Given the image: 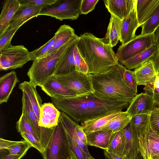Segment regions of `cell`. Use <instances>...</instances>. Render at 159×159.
Returning a JSON list of instances; mask_svg holds the SVG:
<instances>
[{
    "label": "cell",
    "instance_id": "6da1fadb",
    "mask_svg": "<svg viewBox=\"0 0 159 159\" xmlns=\"http://www.w3.org/2000/svg\"><path fill=\"white\" fill-rule=\"evenodd\" d=\"M52 103L75 122H82L116 111H122L129 104L103 99L94 93L71 97L51 98Z\"/></svg>",
    "mask_w": 159,
    "mask_h": 159
},
{
    "label": "cell",
    "instance_id": "7a4b0ae2",
    "mask_svg": "<svg viewBox=\"0 0 159 159\" xmlns=\"http://www.w3.org/2000/svg\"><path fill=\"white\" fill-rule=\"evenodd\" d=\"M88 67V74L107 71L119 63L112 48L91 33L81 34L76 43Z\"/></svg>",
    "mask_w": 159,
    "mask_h": 159
},
{
    "label": "cell",
    "instance_id": "3957f363",
    "mask_svg": "<svg viewBox=\"0 0 159 159\" xmlns=\"http://www.w3.org/2000/svg\"><path fill=\"white\" fill-rule=\"evenodd\" d=\"M124 67L119 62L107 71L91 74L94 94L103 99L130 102L137 93L123 78Z\"/></svg>",
    "mask_w": 159,
    "mask_h": 159
},
{
    "label": "cell",
    "instance_id": "277c9868",
    "mask_svg": "<svg viewBox=\"0 0 159 159\" xmlns=\"http://www.w3.org/2000/svg\"><path fill=\"white\" fill-rule=\"evenodd\" d=\"M79 36L76 34L66 44L56 51L42 58L33 61L27 75L30 81L36 86L41 87L51 76L54 75L57 65L67 49Z\"/></svg>",
    "mask_w": 159,
    "mask_h": 159
},
{
    "label": "cell",
    "instance_id": "5b68a950",
    "mask_svg": "<svg viewBox=\"0 0 159 159\" xmlns=\"http://www.w3.org/2000/svg\"><path fill=\"white\" fill-rule=\"evenodd\" d=\"M42 155L43 159H71L72 157L67 134L60 117Z\"/></svg>",
    "mask_w": 159,
    "mask_h": 159
},
{
    "label": "cell",
    "instance_id": "8992f818",
    "mask_svg": "<svg viewBox=\"0 0 159 159\" xmlns=\"http://www.w3.org/2000/svg\"><path fill=\"white\" fill-rule=\"evenodd\" d=\"M82 0H57L54 4L43 9L39 15H45L62 21L77 19L80 13Z\"/></svg>",
    "mask_w": 159,
    "mask_h": 159
},
{
    "label": "cell",
    "instance_id": "52a82bcc",
    "mask_svg": "<svg viewBox=\"0 0 159 159\" xmlns=\"http://www.w3.org/2000/svg\"><path fill=\"white\" fill-rule=\"evenodd\" d=\"M0 53L1 70L20 68L30 61V52L23 45H11L0 51Z\"/></svg>",
    "mask_w": 159,
    "mask_h": 159
},
{
    "label": "cell",
    "instance_id": "ba28073f",
    "mask_svg": "<svg viewBox=\"0 0 159 159\" xmlns=\"http://www.w3.org/2000/svg\"><path fill=\"white\" fill-rule=\"evenodd\" d=\"M155 44V33L136 35L128 43L119 46L116 53L118 62L121 64Z\"/></svg>",
    "mask_w": 159,
    "mask_h": 159
},
{
    "label": "cell",
    "instance_id": "9c48e42d",
    "mask_svg": "<svg viewBox=\"0 0 159 159\" xmlns=\"http://www.w3.org/2000/svg\"><path fill=\"white\" fill-rule=\"evenodd\" d=\"M55 76L59 82L74 91L77 96L94 93L91 74L74 70L68 74Z\"/></svg>",
    "mask_w": 159,
    "mask_h": 159
},
{
    "label": "cell",
    "instance_id": "30bf717a",
    "mask_svg": "<svg viewBox=\"0 0 159 159\" xmlns=\"http://www.w3.org/2000/svg\"><path fill=\"white\" fill-rule=\"evenodd\" d=\"M139 150L143 159H159V135L152 128L149 118L138 137Z\"/></svg>",
    "mask_w": 159,
    "mask_h": 159
},
{
    "label": "cell",
    "instance_id": "8fae6325",
    "mask_svg": "<svg viewBox=\"0 0 159 159\" xmlns=\"http://www.w3.org/2000/svg\"><path fill=\"white\" fill-rule=\"evenodd\" d=\"M22 102V107L25 111L29 121L45 149L49 142L54 128L48 129L39 125L38 118L32 109L27 96L24 92H23Z\"/></svg>",
    "mask_w": 159,
    "mask_h": 159
},
{
    "label": "cell",
    "instance_id": "7c38bea8",
    "mask_svg": "<svg viewBox=\"0 0 159 159\" xmlns=\"http://www.w3.org/2000/svg\"><path fill=\"white\" fill-rule=\"evenodd\" d=\"M152 96L145 92L136 94L129 103L126 111L131 118L138 114L150 115L155 107Z\"/></svg>",
    "mask_w": 159,
    "mask_h": 159
},
{
    "label": "cell",
    "instance_id": "4fadbf2b",
    "mask_svg": "<svg viewBox=\"0 0 159 159\" xmlns=\"http://www.w3.org/2000/svg\"><path fill=\"white\" fill-rule=\"evenodd\" d=\"M122 131L125 138L123 157L128 159H143L139 150L138 135L131 121Z\"/></svg>",
    "mask_w": 159,
    "mask_h": 159
},
{
    "label": "cell",
    "instance_id": "5bb4252c",
    "mask_svg": "<svg viewBox=\"0 0 159 159\" xmlns=\"http://www.w3.org/2000/svg\"><path fill=\"white\" fill-rule=\"evenodd\" d=\"M41 88L47 95L51 98H67L77 96L74 91L59 82L54 75L48 78Z\"/></svg>",
    "mask_w": 159,
    "mask_h": 159
},
{
    "label": "cell",
    "instance_id": "9a60e30c",
    "mask_svg": "<svg viewBox=\"0 0 159 159\" xmlns=\"http://www.w3.org/2000/svg\"><path fill=\"white\" fill-rule=\"evenodd\" d=\"M43 8L42 6L20 5L7 28H19L29 20L39 16Z\"/></svg>",
    "mask_w": 159,
    "mask_h": 159
},
{
    "label": "cell",
    "instance_id": "2e32d148",
    "mask_svg": "<svg viewBox=\"0 0 159 159\" xmlns=\"http://www.w3.org/2000/svg\"><path fill=\"white\" fill-rule=\"evenodd\" d=\"M139 27L135 0L132 10L126 17L121 20V45L126 43L136 36L135 32Z\"/></svg>",
    "mask_w": 159,
    "mask_h": 159
},
{
    "label": "cell",
    "instance_id": "e0dca14e",
    "mask_svg": "<svg viewBox=\"0 0 159 159\" xmlns=\"http://www.w3.org/2000/svg\"><path fill=\"white\" fill-rule=\"evenodd\" d=\"M60 112L52 103L42 104L39 120V125L48 129L54 128L58 123Z\"/></svg>",
    "mask_w": 159,
    "mask_h": 159
},
{
    "label": "cell",
    "instance_id": "ac0fdd59",
    "mask_svg": "<svg viewBox=\"0 0 159 159\" xmlns=\"http://www.w3.org/2000/svg\"><path fill=\"white\" fill-rule=\"evenodd\" d=\"M135 0H104L106 7L111 14L120 20L126 17L134 7Z\"/></svg>",
    "mask_w": 159,
    "mask_h": 159
},
{
    "label": "cell",
    "instance_id": "d6986e66",
    "mask_svg": "<svg viewBox=\"0 0 159 159\" xmlns=\"http://www.w3.org/2000/svg\"><path fill=\"white\" fill-rule=\"evenodd\" d=\"M137 85L147 86L154 83L157 76L152 59L146 62L134 71Z\"/></svg>",
    "mask_w": 159,
    "mask_h": 159
},
{
    "label": "cell",
    "instance_id": "ffe728a7",
    "mask_svg": "<svg viewBox=\"0 0 159 159\" xmlns=\"http://www.w3.org/2000/svg\"><path fill=\"white\" fill-rule=\"evenodd\" d=\"M78 39L73 43L63 54L57 64L53 75L67 74L75 70L74 50Z\"/></svg>",
    "mask_w": 159,
    "mask_h": 159
},
{
    "label": "cell",
    "instance_id": "44dd1931",
    "mask_svg": "<svg viewBox=\"0 0 159 159\" xmlns=\"http://www.w3.org/2000/svg\"><path fill=\"white\" fill-rule=\"evenodd\" d=\"M121 20L111 14L107 33L103 38H100L104 43L113 48L121 40Z\"/></svg>",
    "mask_w": 159,
    "mask_h": 159
},
{
    "label": "cell",
    "instance_id": "7402d4cb",
    "mask_svg": "<svg viewBox=\"0 0 159 159\" xmlns=\"http://www.w3.org/2000/svg\"><path fill=\"white\" fill-rule=\"evenodd\" d=\"M159 5V0H136V8L139 27L151 16Z\"/></svg>",
    "mask_w": 159,
    "mask_h": 159
},
{
    "label": "cell",
    "instance_id": "603a6c76",
    "mask_svg": "<svg viewBox=\"0 0 159 159\" xmlns=\"http://www.w3.org/2000/svg\"><path fill=\"white\" fill-rule=\"evenodd\" d=\"M19 81L16 71L7 73L0 78V103L7 102L16 84Z\"/></svg>",
    "mask_w": 159,
    "mask_h": 159
},
{
    "label": "cell",
    "instance_id": "cb8c5ba5",
    "mask_svg": "<svg viewBox=\"0 0 159 159\" xmlns=\"http://www.w3.org/2000/svg\"><path fill=\"white\" fill-rule=\"evenodd\" d=\"M37 86L30 81H25L19 84V88L25 93L38 120L42 106V100L36 89Z\"/></svg>",
    "mask_w": 159,
    "mask_h": 159
},
{
    "label": "cell",
    "instance_id": "d4e9b609",
    "mask_svg": "<svg viewBox=\"0 0 159 159\" xmlns=\"http://www.w3.org/2000/svg\"><path fill=\"white\" fill-rule=\"evenodd\" d=\"M20 6L18 0L5 1L0 15V35L8 27L11 20Z\"/></svg>",
    "mask_w": 159,
    "mask_h": 159
},
{
    "label": "cell",
    "instance_id": "484cf974",
    "mask_svg": "<svg viewBox=\"0 0 159 159\" xmlns=\"http://www.w3.org/2000/svg\"><path fill=\"white\" fill-rule=\"evenodd\" d=\"M123 111H116L81 123L80 126L86 135L98 131L115 118Z\"/></svg>",
    "mask_w": 159,
    "mask_h": 159
},
{
    "label": "cell",
    "instance_id": "4316f807",
    "mask_svg": "<svg viewBox=\"0 0 159 159\" xmlns=\"http://www.w3.org/2000/svg\"><path fill=\"white\" fill-rule=\"evenodd\" d=\"M158 48L156 44L120 64L126 69H135L150 60L152 59L156 53Z\"/></svg>",
    "mask_w": 159,
    "mask_h": 159
},
{
    "label": "cell",
    "instance_id": "83f0119b",
    "mask_svg": "<svg viewBox=\"0 0 159 159\" xmlns=\"http://www.w3.org/2000/svg\"><path fill=\"white\" fill-rule=\"evenodd\" d=\"M111 130H98L86 135L87 145L107 150L115 133Z\"/></svg>",
    "mask_w": 159,
    "mask_h": 159
},
{
    "label": "cell",
    "instance_id": "f1b7e54d",
    "mask_svg": "<svg viewBox=\"0 0 159 159\" xmlns=\"http://www.w3.org/2000/svg\"><path fill=\"white\" fill-rule=\"evenodd\" d=\"M60 118L67 135L76 142L83 150L88 158H90L92 156L89 153L87 145L84 144L79 138L77 134L76 127L78 123L75 122L69 116L63 111H61Z\"/></svg>",
    "mask_w": 159,
    "mask_h": 159
},
{
    "label": "cell",
    "instance_id": "f546056e",
    "mask_svg": "<svg viewBox=\"0 0 159 159\" xmlns=\"http://www.w3.org/2000/svg\"><path fill=\"white\" fill-rule=\"evenodd\" d=\"M75 34L74 29L70 26L66 25H61L55 34V41L53 46L45 56L66 44Z\"/></svg>",
    "mask_w": 159,
    "mask_h": 159
},
{
    "label": "cell",
    "instance_id": "4dcf8cb0",
    "mask_svg": "<svg viewBox=\"0 0 159 159\" xmlns=\"http://www.w3.org/2000/svg\"><path fill=\"white\" fill-rule=\"evenodd\" d=\"M31 147L30 143L25 140L12 141L0 139V149L7 151L11 155H25Z\"/></svg>",
    "mask_w": 159,
    "mask_h": 159
},
{
    "label": "cell",
    "instance_id": "1f68e13d",
    "mask_svg": "<svg viewBox=\"0 0 159 159\" xmlns=\"http://www.w3.org/2000/svg\"><path fill=\"white\" fill-rule=\"evenodd\" d=\"M131 118L126 111H122L119 115L98 130H111L115 133L120 131L129 124Z\"/></svg>",
    "mask_w": 159,
    "mask_h": 159
},
{
    "label": "cell",
    "instance_id": "d6a6232c",
    "mask_svg": "<svg viewBox=\"0 0 159 159\" xmlns=\"http://www.w3.org/2000/svg\"><path fill=\"white\" fill-rule=\"evenodd\" d=\"M125 149V138L122 129L115 132L107 151L123 157Z\"/></svg>",
    "mask_w": 159,
    "mask_h": 159
},
{
    "label": "cell",
    "instance_id": "836d02e7",
    "mask_svg": "<svg viewBox=\"0 0 159 159\" xmlns=\"http://www.w3.org/2000/svg\"><path fill=\"white\" fill-rule=\"evenodd\" d=\"M22 110L21 115L18 121L16 122V128L17 131L20 133L25 132L31 134L40 141L34 129L30 122L25 111L23 107Z\"/></svg>",
    "mask_w": 159,
    "mask_h": 159
},
{
    "label": "cell",
    "instance_id": "e575fe53",
    "mask_svg": "<svg viewBox=\"0 0 159 159\" xmlns=\"http://www.w3.org/2000/svg\"><path fill=\"white\" fill-rule=\"evenodd\" d=\"M159 25V5L150 18L142 25L141 35L154 33Z\"/></svg>",
    "mask_w": 159,
    "mask_h": 159
},
{
    "label": "cell",
    "instance_id": "d590c367",
    "mask_svg": "<svg viewBox=\"0 0 159 159\" xmlns=\"http://www.w3.org/2000/svg\"><path fill=\"white\" fill-rule=\"evenodd\" d=\"M55 41V36L45 44L30 52V61L34 60L45 57L52 47Z\"/></svg>",
    "mask_w": 159,
    "mask_h": 159
},
{
    "label": "cell",
    "instance_id": "8d00e7d4",
    "mask_svg": "<svg viewBox=\"0 0 159 159\" xmlns=\"http://www.w3.org/2000/svg\"><path fill=\"white\" fill-rule=\"evenodd\" d=\"M149 118V115L145 114L136 115L131 118V121L137 132L138 137L147 125Z\"/></svg>",
    "mask_w": 159,
    "mask_h": 159
},
{
    "label": "cell",
    "instance_id": "74e56055",
    "mask_svg": "<svg viewBox=\"0 0 159 159\" xmlns=\"http://www.w3.org/2000/svg\"><path fill=\"white\" fill-rule=\"evenodd\" d=\"M19 29L7 28L3 33L0 35V51L11 45V40Z\"/></svg>",
    "mask_w": 159,
    "mask_h": 159
},
{
    "label": "cell",
    "instance_id": "f35d334b",
    "mask_svg": "<svg viewBox=\"0 0 159 159\" xmlns=\"http://www.w3.org/2000/svg\"><path fill=\"white\" fill-rule=\"evenodd\" d=\"M75 70L85 74L88 73V67L84 60L80 54L78 48L75 45L74 50Z\"/></svg>",
    "mask_w": 159,
    "mask_h": 159
},
{
    "label": "cell",
    "instance_id": "ab89813d",
    "mask_svg": "<svg viewBox=\"0 0 159 159\" xmlns=\"http://www.w3.org/2000/svg\"><path fill=\"white\" fill-rule=\"evenodd\" d=\"M67 135L72 157L75 159H88L83 150L76 142L68 135Z\"/></svg>",
    "mask_w": 159,
    "mask_h": 159
},
{
    "label": "cell",
    "instance_id": "60d3db41",
    "mask_svg": "<svg viewBox=\"0 0 159 159\" xmlns=\"http://www.w3.org/2000/svg\"><path fill=\"white\" fill-rule=\"evenodd\" d=\"M123 78L127 84L137 93L138 85L134 71L128 70L125 67L123 71Z\"/></svg>",
    "mask_w": 159,
    "mask_h": 159
},
{
    "label": "cell",
    "instance_id": "b9f144b4",
    "mask_svg": "<svg viewBox=\"0 0 159 159\" xmlns=\"http://www.w3.org/2000/svg\"><path fill=\"white\" fill-rule=\"evenodd\" d=\"M144 89L152 96L155 105H159V77L157 76L154 83L145 86Z\"/></svg>",
    "mask_w": 159,
    "mask_h": 159
},
{
    "label": "cell",
    "instance_id": "7bdbcfd3",
    "mask_svg": "<svg viewBox=\"0 0 159 159\" xmlns=\"http://www.w3.org/2000/svg\"><path fill=\"white\" fill-rule=\"evenodd\" d=\"M24 140L29 142L42 154L44 150V148L42 143L37 139L33 135L25 132L20 133Z\"/></svg>",
    "mask_w": 159,
    "mask_h": 159
},
{
    "label": "cell",
    "instance_id": "ee69618b",
    "mask_svg": "<svg viewBox=\"0 0 159 159\" xmlns=\"http://www.w3.org/2000/svg\"><path fill=\"white\" fill-rule=\"evenodd\" d=\"M21 5L42 6L44 8L55 3L57 0H18Z\"/></svg>",
    "mask_w": 159,
    "mask_h": 159
},
{
    "label": "cell",
    "instance_id": "f6af8a7d",
    "mask_svg": "<svg viewBox=\"0 0 159 159\" xmlns=\"http://www.w3.org/2000/svg\"><path fill=\"white\" fill-rule=\"evenodd\" d=\"M149 123L152 128L159 135V110L157 107L149 115Z\"/></svg>",
    "mask_w": 159,
    "mask_h": 159
},
{
    "label": "cell",
    "instance_id": "bcb514c9",
    "mask_svg": "<svg viewBox=\"0 0 159 159\" xmlns=\"http://www.w3.org/2000/svg\"><path fill=\"white\" fill-rule=\"evenodd\" d=\"M99 0H82L81 4L80 14L86 15L93 10Z\"/></svg>",
    "mask_w": 159,
    "mask_h": 159
},
{
    "label": "cell",
    "instance_id": "7dc6e473",
    "mask_svg": "<svg viewBox=\"0 0 159 159\" xmlns=\"http://www.w3.org/2000/svg\"><path fill=\"white\" fill-rule=\"evenodd\" d=\"M25 155H14L2 151L0 152V159H20Z\"/></svg>",
    "mask_w": 159,
    "mask_h": 159
},
{
    "label": "cell",
    "instance_id": "c3c4849f",
    "mask_svg": "<svg viewBox=\"0 0 159 159\" xmlns=\"http://www.w3.org/2000/svg\"><path fill=\"white\" fill-rule=\"evenodd\" d=\"M103 152L106 159H128L126 157L119 156L106 150H104Z\"/></svg>",
    "mask_w": 159,
    "mask_h": 159
},
{
    "label": "cell",
    "instance_id": "681fc988",
    "mask_svg": "<svg viewBox=\"0 0 159 159\" xmlns=\"http://www.w3.org/2000/svg\"><path fill=\"white\" fill-rule=\"evenodd\" d=\"M152 59L153 61L156 71L158 73L159 72V47L156 53Z\"/></svg>",
    "mask_w": 159,
    "mask_h": 159
},
{
    "label": "cell",
    "instance_id": "f907efd6",
    "mask_svg": "<svg viewBox=\"0 0 159 159\" xmlns=\"http://www.w3.org/2000/svg\"><path fill=\"white\" fill-rule=\"evenodd\" d=\"M156 44L158 48L159 47V25L155 32Z\"/></svg>",
    "mask_w": 159,
    "mask_h": 159
},
{
    "label": "cell",
    "instance_id": "816d5d0a",
    "mask_svg": "<svg viewBox=\"0 0 159 159\" xmlns=\"http://www.w3.org/2000/svg\"><path fill=\"white\" fill-rule=\"evenodd\" d=\"M88 159H95L92 156L90 158H88Z\"/></svg>",
    "mask_w": 159,
    "mask_h": 159
},
{
    "label": "cell",
    "instance_id": "f5cc1de1",
    "mask_svg": "<svg viewBox=\"0 0 159 159\" xmlns=\"http://www.w3.org/2000/svg\"><path fill=\"white\" fill-rule=\"evenodd\" d=\"M157 76L159 77V72L157 73Z\"/></svg>",
    "mask_w": 159,
    "mask_h": 159
},
{
    "label": "cell",
    "instance_id": "db71d44e",
    "mask_svg": "<svg viewBox=\"0 0 159 159\" xmlns=\"http://www.w3.org/2000/svg\"><path fill=\"white\" fill-rule=\"evenodd\" d=\"M71 159H74V158L73 157H71Z\"/></svg>",
    "mask_w": 159,
    "mask_h": 159
},
{
    "label": "cell",
    "instance_id": "11a10c76",
    "mask_svg": "<svg viewBox=\"0 0 159 159\" xmlns=\"http://www.w3.org/2000/svg\"><path fill=\"white\" fill-rule=\"evenodd\" d=\"M157 109H158L159 110V107H157Z\"/></svg>",
    "mask_w": 159,
    "mask_h": 159
},
{
    "label": "cell",
    "instance_id": "9f6ffc18",
    "mask_svg": "<svg viewBox=\"0 0 159 159\" xmlns=\"http://www.w3.org/2000/svg\"><path fill=\"white\" fill-rule=\"evenodd\" d=\"M106 159L105 158V159Z\"/></svg>",
    "mask_w": 159,
    "mask_h": 159
}]
</instances>
